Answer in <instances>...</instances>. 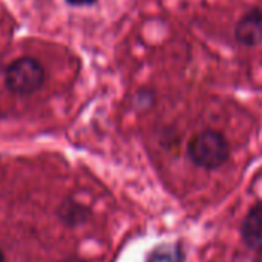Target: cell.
<instances>
[{"mask_svg": "<svg viewBox=\"0 0 262 262\" xmlns=\"http://www.w3.org/2000/svg\"><path fill=\"white\" fill-rule=\"evenodd\" d=\"M243 243L253 252L262 253V201L256 203L241 223Z\"/></svg>", "mask_w": 262, "mask_h": 262, "instance_id": "cell-4", "label": "cell"}, {"mask_svg": "<svg viewBox=\"0 0 262 262\" xmlns=\"http://www.w3.org/2000/svg\"><path fill=\"white\" fill-rule=\"evenodd\" d=\"M0 262H5V256H3V253H2V250H0Z\"/></svg>", "mask_w": 262, "mask_h": 262, "instance_id": "cell-8", "label": "cell"}, {"mask_svg": "<svg viewBox=\"0 0 262 262\" xmlns=\"http://www.w3.org/2000/svg\"><path fill=\"white\" fill-rule=\"evenodd\" d=\"M233 37L236 43L246 48H258L262 45V8H252L243 14L235 28Z\"/></svg>", "mask_w": 262, "mask_h": 262, "instance_id": "cell-3", "label": "cell"}, {"mask_svg": "<svg viewBox=\"0 0 262 262\" xmlns=\"http://www.w3.org/2000/svg\"><path fill=\"white\" fill-rule=\"evenodd\" d=\"M232 147L226 135L215 129L196 132L187 143V157L196 167L213 172L230 160Z\"/></svg>", "mask_w": 262, "mask_h": 262, "instance_id": "cell-1", "label": "cell"}, {"mask_svg": "<svg viewBox=\"0 0 262 262\" xmlns=\"http://www.w3.org/2000/svg\"><path fill=\"white\" fill-rule=\"evenodd\" d=\"M66 3L72 6H91L97 3V0H66Z\"/></svg>", "mask_w": 262, "mask_h": 262, "instance_id": "cell-7", "label": "cell"}, {"mask_svg": "<svg viewBox=\"0 0 262 262\" xmlns=\"http://www.w3.org/2000/svg\"><path fill=\"white\" fill-rule=\"evenodd\" d=\"M132 103L138 109H149V107H152L155 104V92L152 89L143 88V89L135 92V95L132 98Z\"/></svg>", "mask_w": 262, "mask_h": 262, "instance_id": "cell-6", "label": "cell"}, {"mask_svg": "<svg viewBox=\"0 0 262 262\" xmlns=\"http://www.w3.org/2000/svg\"><path fill=\"white\" fill-rule=\"evenodd\" d=\"M186 252L181 243H163L157 246L147 256L146 262H184Z\"/></svg>", "mask_w": 262, "mask_h": 262, "instance_id": "cell-5", "label": "cell"}, {"mask_svg": "<svg viewBox=\"0 0 262 262\" xmlns=\"http://www.w3.org/2000/svg\"><path fill=\"white\" fill-rule=\"evenodd\" d=\"M66 262H83V261H66Z\"/></svg>", "mask_w": 262, "mask_h": 262, "instance_id": "cell-9", "label": "cell"}, {"mask_svg": "<svg viewBox=\"0 0 262 262\" xmlns=\"http://www.w3.org/2000/svg\"><path fill=\"white\" fill-rule=\"evenodd\" d=\"M6 88L17 95H31L45 83V69L32 57H20L8 64L5 72Z\"/></svg>", "mask_w": 262, "mask_h": 262, "instance_id": "cell-2", "label": "cell"}]
</instances>
